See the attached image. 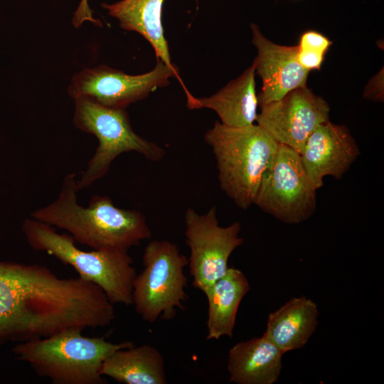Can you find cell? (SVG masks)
Segmentation results:
<instances>
[{
  "mask_svg": "<svg viewBox=\"0 0 384 384\" xmlns=\"http://www.w3.org/2000/svg\"><path fill=\"white\" fill-rule=\"evenodd\" d=\"M74 101V125L98 140L94 155L77 181L79 190L105 176L112 161L123 153L135 151L152 161L164 158V149L133 130L125 109L105 107L85 98Z\"/></svg>",
  "mask_w": 384,
  "mask_h": 384,
  "instance_id": "obj_6",
  "label": "cell"
},
{
  "mask_svg": "<svg viewBox=\"0 0 384 384\" xmlns=\"http://www.w3.org/2000/svg\"><path fill=\"white\" fill-rule=\"evenodd\" d=\"M22 231L33 249L71 266L78 277L100 287L113 304H132L137 272L128 250H82L71 235L58 233L53 226L32 218L23 221Z\"/></svg>",
  "mask_w": 384,
  "mask_h": 384,
  "instance_id": "obj_5",
  "label": "cell"
},
{
  "mask_svg": "<svg viewBox=\"0 0 384 384\" xmlns=\"http://www.w3.org/2000/svg\"><path fill=\"white\" fill-rule=\"evenodd\" d=\"M324 56V54L319 52L299 48L297 53L299 63L309 71L311 70H320Z\"/></svg>",
  "mask_w": 384,
  "mask_h": 384,
  "instance_id": "obj_21",
  "label": "cell"
},
{
  "mask_svg": "<svg viewBox=\"0 0 384 384\" xmlns=\"http://www.w3.org/2000/svg\"><path fill=\"white\" fill-rule=\"evenodd\" d=\"M184 220L192 284L203 292L226 273L230 256L244 242L239 235L241 225L239 222H234L228 226H220L215 206L204 214L188 208Z\"/></svg>",
  "mask_w": 384,
  "mask_h": 384,
  "instance_id": "obj_10",
  "label": "cell"
},
{
  "mask_svg": "<svg viewBox=\"0 0 384 384\" xmlns=\"http://www.w3.org/2000/svg\"><path fill=\"white\" fill-rule=\"evenodd\" d=\"M359 154L348 127L327 121L310 134L300 156L310 182L318 190L326 176L341 179Z\"/></svg>",
  "mask_w": 384,
  "mask_h": 384,
  "instance_id": "obj_12",
  "label": "cell"
},
{
  "mask_svg": "<svg viewBox=\"0 0 384 384\" xmlns=\"http://www.w3.org/2000/svg\"><path fill=\"white\" fill-rule=\"evenodd\" d=\"M164 0H121L103 3L102 7L119 21L120 28L144 37L154 50L157 60L176 69L171 62L161 22Z\"/></svg>",
  "mask_w": 384,
  "mask_h": 384,
  "instance_id": "obj_18",
  "label": "cell"
},
{
  "mask_svg": "<svg viewBox=\"0 0 384 384\" xmlns=\"http://www.w3.org/2000/svg\"><path fill=\"white\" fill-rule=\"evenodd\" d=\"M204 140L214 154L220 188L239 208L248 209L279 144L257 124L229 127L218 121Z\"/></svg>",
  "mask_w": 384,
  "mask_h": 384,
  "instance_id": "obj_3",
  "label": "cell"
},
{
  "mask_svg": "<svg viewBox=\"0 0 384 384\" xmlns=\"http://www.w3.org/2000/svg\"><path fill=\"white\" fill-rule=\"evenodd\" d=\"M82 331L71 328L49 337L20 342L12 351L18 360L28 363L36 374L53 384L107 383L100 372L103 361L133 343H114L105 336H85Z\"/></svg>",
  "mask_w": 384,
  "mask_h": 384,
  "instance_id": "obj_4",
  "label": "cell"
},
{
  "mask_svg": "<svg viewBox=\"0 0 384 384\" xmlns=\"http://www.w3.org/2000/svg\"><path fill=\"white\" fill-rule=\"evenodd\" d=\"M171 78L178 79L185 94L189 92L177 69L160 60L151 70L140 75H129L104 65L85 68L73 76L68 91L73 100L85 98L105 107L126 109L155 90L167 86Z\"/></svg>",
  "mask_w": 384,
  "mask_h": 384,
  "instance_id": "obj_9",
  "label": "cell"
},
{
  "mask_svg": "<svg viewBox=\"0 0 384 384\" xmlns=\"http://www.w3.org/2000/svg\"><path fill=\"white\" fill-rule=\"evenodd\" d=\"M89 21L98 26H102L101 21L92 16V11L89 6L88 0H80L72 18V24L77 28L84 22Z\"/></svg>",
  "mask_w": 384,
  "mask_h": 384,
  "instance_id": "obj_22",
  "label": "cell"
},
{
  "mask_svg": "<svg viewBox=\"0 0 384 384\" xmlns=\"http://www.w3.org/2000/svg\"><path fill=\"white\" fill-rule=\"evenodd\" d=\"M319 315L313 300L293 297L269 314L263 334L284 353L303 348L316 329Z\"/></svg>",
  "mask_w": 384,
  "mask_h": 384,
  "instance_id": "obj_16",
  "label": "cell"
},
{
  "mask_svg": "<svg viewBox=\"0 0 384 384\" xmlns=\"http://www.w3.org/2000/svg\"><path fill=\"white\" fill-rule=\"evenodd\" d=\"M186 96L188 108L210 109L217 113L220 122L225 126L244 127L254 124L257 120L259 101L253 65L209 97H196L191 92Z\"/></svg>",
  "mask_w": 384,
  "mask_h": 384,
  "instance_id": "obj_14",
  "label": "cell"
},
{
  "mask_svg": "<svg viewBox=\"0 0 384 384\" xmlns=\"http://www.w3.org/2000/svg\"><path fill=\"white\" fill-rule=\"evenodd\" d=\"M331 43L323 34L315 31H306L301 35L297 46L301 50L316 51L325 55Z\"/></svg>",
  "mask_w": 384,
  "mask_h": 384,
  "instance_id": "obj_20",
  "label": "cell"
},
{
  "mask_svg": "<svg viewBox=\"0 0 384 384\" xmlns=\"http://www.w3.org/2000/svg\"><path fill=\"white\" fill-rule=\"evenodd\" d=\"M316 191L306 174L300 154L279 144L262 177L254 205L282 223L298 224L315 212Z\"/></svg>",
  "mask_w": 384,
  "mask_h": 384,
  "instance_id": "obj_8",
  "label": "cell"
},
{
  "mask_svg": "<svg viewBox=\"0 0 384 384\" xmlns=\"http://www.w3.org/2000/svg\"><path fill=\"white\" fill-rule=\"evenodd\" d=\"M115 319L102 289L45 266L0 261V345L46 338L71 328H99Z\"/></svg>",
  "mask_w": 384,
  "mask_h": 384,
  "instance_id": "obj_1",
  "label": "cell"
},
{
  "mask_svg": "<svg viewBox=\"0 0 384 384\" xmlns=\"http://www.w3.org/2000/svg\"><path fill=\"white\" fill-rule=\"evenodd\" d=\"M252 43L257 55L252 63L262 81L258 101L260 106L278 100L290 91L306 87L309 70L298 62L297 46H282L267 39L255 24H251Z\"/></svg>",
  "mask_w": 384,
  "mask_h": 384,
  "instance_id": "obj_13",
  "label": "cell"
},
{
  "mask_svg": "<svg viewBox=\"0 0 384 384\" xmlns=\"http://www.w3.org/2000/svg\"><path fill=\"white\" fill-rule=\"evenodd\" d=\"M260 109L257 124L279 144L299 154L316 127L329 121V105L307 86L293 90Z\"/></svg>",
  "mask_w": 384,
  "mask_h": 384,
  "instance_id": "obj_11",
  "label": "cell"
},
{
  "mask_svg": "<svg viewBox=\"0 0 384 384\" xmlns=\"http://www.w3.org/2000/svg\"><path fill=\"white\" fill-rule=\"evenodd\" d=\"M250 289L245 274L240 270L229 267L203 292L208 304L206 340L233 337L240 304Z\"/></svg>",
  "mask_w": 384,
  "mask_h": 384,
  "instance_id": "obj_17",
  "label": "cell"
},
{
  "mask_svg": "<svg viewBox=\"0 0 384 384\" xmlns=\"http://www.w3.org/2000/svg\"><path fill=\"white\" fill-rule=\"evenodd\" d=\"M75 174L66 175L57 198L31 218L68 231L75 241L93 250H128L151 237L145 217L137 210L114 206L105 196H93L88 206L78 202Z\"/></svg>",
  "mask_w": 384,
  "mask_h": 384,
  "instance_id": "obj_2",
  "label": "cell"
},
{
  "mask_svg": "<svg viewBox=\"0 0 384 384\" xmlns=\"http://www.w3.org/2000/svg\"><path fill=\"white\" fill-rule=\"evenodd\" d=\"M284 354L264 334L239 342L228 351L229 380L236 384H274L279 378Z\"/></svg>",
  "mask_w": 384,
  "mask_h": 384,
  "instance_id": "obj_15",
  "label": "cell"
},
{
  "mask_svg": "<svg viewBox=\"0 0 384 384\" xmlns=\"http://www.w3.org/2000/svg\"><path fill=\"white\" fill-rule=\"evenodd\" d=\"M188 263L176 243L169 240L148 243L143 255L144 269L137 274L132 290V304L144 321L171 320L177 309H184L188 298L184 268Z\"/></svg>",
  "mask_w": 384,
  "mask_h": 384,
  "instance_id": "obj_7",
  "label": "cell"
},
{
  "mask_svg": "<svg viewBox=\"0 0 384 384\" xmlns=\"http://www.w3.org/2000/svg\"><path fill=\"white\" fill-rule=\"evenodd\" d=\"M100 374L124 384H166L164 359L153 346L144 344L115 351L103 361Z\"/></svg>",
  "mask_w": 384,
  "mask_h": 384,
  "instance_id": "obj_19",
  "label": "cell"
}]
</instances>
